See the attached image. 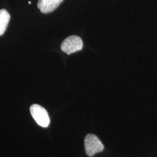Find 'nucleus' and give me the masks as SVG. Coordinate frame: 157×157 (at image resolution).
<instances>
[{"label": "nucleus", "mask_w": 157, "mask_h": 157, "mask_svg": "<svg viewBox=\"0 0 157 157\" xmlns=\"http://www.w3.org/2000/svg\"><path fill=\"white\" fill-rule=\"evenodd\" d=\"M28 3L29 4H31V2H30V1H29Z\"/></svg>", "instance_id": "6"}, {"label": "nucleus", "mask_w": 157, "mask_h": 157, "mask_svg": "<svg viewBox=\"0 0 157 157\" xmlns=\"http://www.w3.org/2000/svg\"><path fill=\"white\" fill-rule=\"evenodd\" d=\"M10 21V15L5 9L0 10V36L5 33Z\"/></svg>", "instance_id": "5"}, {"label": "nucleus", "mask_w": 157, "mask_h": 157, "mask_svg": "<svg viewBox=\"0 0 157 157\" xmlns=\"http://www.w3.org/2000/svg\"><path fill=\"white\" fill-rule=\"evenodd\" d=\"M84 148L87 155L93 157L104 150V146L100 139L93 134L87 135L84 139Z\"/></svg>", "instance_id": "1"}, {"label": "nucleus", "mask_w": 157, "mask_h": 157, "mask_svg": "<svg viewBox=\"0 0 157 157\" xmlns=\"http://www.w3.org/2000/svg\"><path fill=\"white\" fill-rule=\"evenodd\" d=\"M83 45V41L81 38L73 35L63 40L61 45V48L63 52L69 55L73 52L82 50Z\"/></svg>", "instance_id": "3"}, {"label": "nucleus", "mask_w": 157, "mask_h": 157, "mask_svg": "<svg viewBox=\"0 0 157 157\" xmlns=\"http://www.w3.org/2000/svg\"><path fill=\"white\" fill-rule=\"evenodd\" d=\"M63 0H39L37 6L43 13L54 11L62 3Z\"/></svg>", "instance_id": "4"}, {"label": "nucleus", "mask_w": 157, "mask_h": 157, "mask_svg": "<svg viewBox=\"0 0 157 157\" xmlns=\"http://www.w3.org/2000/svg\"><path fill=\"white\" fill-rule=\"evenodd\" d=\"M30 111L36 122L39 126L43 128L48 126L50 119L48 112L43 107L38 104H33L30 108Z\"/></svg>", "instance_id": "2"}]
</instances>
